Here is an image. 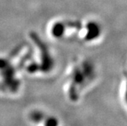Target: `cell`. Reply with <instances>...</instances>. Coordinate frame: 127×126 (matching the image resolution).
Here are the masks:
<instances>
[{
  "instance_id": "1",
  "label": "cell",
  "mask_w": 127,
  "mask_h": 126,
  "mask_svg": "<svg viewBox=\"0 0 127 126\" xmlns=\"http://www.w3.org/2000/svg\"><path fill=\"white\" fill-rule=\"evenodd\" d=\"M31 37L33 40V41L35 42V43L40 48L41 53H42V63L40 68H42V70L45 72H48L53 68V60L50 58V56L49 55L47 48L46 47V46L41 40L39 38L38 35H37L36 33H31Z\"/></svg>"
},
{
  "instance_id": "2",
  "label": "cell",
  "mask_w": 127,
  "mask_h": 126,
  "mask_svg": "<svg viewBox=\"0 0 127 126\" xmlns=\"http://www.w3.org/2000/svg\"><path fill=\"white\" fill-rule=\"evenodd\" d=\"M86 33L85 40L86 41H92L98 38L101 33V27L98 23L91 21L87 23L85 26Z\"/></svg>"
},
{
  "instance_id": "3",
  "label": "cell",
  "mask_w": 127,
  "mask_h": 126,
  "mask_svg": "<svg viewBox=\"0 0 127 126\" xmlns=\"http://www.w3.org/2000/svg\"><path fill=\"white\" fill-rule=\"evenodd\" d=\"M65 23L64 22H56L53 25L51 28V33L53 37L56 39H60L63 37L64 33L65 32Z\"/></svg>"
},
{
  "instance_id": "4",
  "label": "cell",
  "mask_w": 127,
  "mask_h": 126,
  "mask_svg": "<svg viewBox=\"0 0 127 126\" xmlns=\"http://www.w3.org/2000/svg\"><path fill=\"white\" fill-rule=\"evenodd\" d=\"M73 86L82 84L85 81V74L79 69H75L73 72Z\"/></svg>"
},
{
  "instance_id": "5",
  "label": "cell",
  "mask_w": 127,
  "mask_h": 126,
  "mask_svg": "<svg viewBox=\"0 0 127 126\" xmlns=\"http://www.w3.org/2000/svg\"><path fill=\"white\" fill-rule=\"evenodd\" d=\"M45 126H58V121L54 117H50L46 119Z\"/></svg>"
},
{
  "instance_id": "6",
  "label": "cell",
  "mask_w": 127,
  "mask_h": 126,
  "mask_svg": "<svg viewBox=\"0 0 127 126\" xmlns=\"http://www.w3.org/2000/svg\"><path fill=\"white\" fill-rule=\"evenodd\" d=\"M31 117H32V120L33 122H39L40 120V119L42 118V114L38 112H36L32 114Z\"/></svg>"
},
{
  "instance_id": "7",
  "label": "cell",
  "mask_w": 127,
  "mask_h": 126,
  "mask_svg": "<svg viewBox=\"0 0 127 126\" xmlns=\"http://www.w3.org/2000/svg\"><path fill=\"white\" fill-rule=\"evenodd\" d=\"M125 100L127 102V83H126V92H125Z\"/></svg>"
}]
</instances>
